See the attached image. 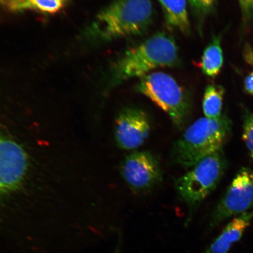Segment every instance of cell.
Returning <instances> with one entry per match:
<instances>
[{
  "label": "cell",
  "instance_id": "cell-1",
  "mask_svg": "<svg viewBox=\"0 0 253 253\" xmlns=\"http://www.w3.org/2000/svg\"><path fill=\"white\" fill-rule=\"evenodd\" d=\"M178 46L172 36L158 33L126 50L111 65L108 88L112 89L134 78H141L160 68L179 63Z\"/></svg>",
  "mask_w": 253,
  "mask_h": 253
},
{
  "label": "cell",
  "instance_id": "cell-15",
  "mask_svg": "<svg viewBox=\"0 0 253 253\" xmlns=\"http://www.w3.org/2000/svg\"><path fill=\"white\" fill-rule=\"evenodd\" d=\"M242 138L253 160V113L246 108L243 111Z\"/></svg>",
  "mask_w": 253,
  "mask_h": 253
},
{
  "label": "cell",
  "instance_id": "cell-19",
  "mask_svg": "<svg viewBox=\"0 0 253 253\" xmlns=\"http://www.w3.org/2000/svg\"><path fill=\"white\" fill-rule=\"evenodd\" d=\"M244 89L247 93L253 96V71L245 79Z\"/></svg>",
  "mask_w": 253,
  "mask_h": 253
},
{
  "label": "cell",
  "instance_id": "cell-18",
  "mask_svg": "<svg viewBox=\"0 0 253 253\" xmlns=\"http://www.w3.org/2000/svg\"><path fill=\"white\" fill-rule=\"evenodd\" d=\"M28 0H0V4L12 11H23L24 6Z\"/></svg>",
  "mask_w": 253,
  "mask_h": 253
},
{
  "label": "cell",
  "instance_id": "cell-10",
  "mask_svg": "<svg viewBox=\"0 0 253 253\" xmlns=\"http://www.w3.org/2000/svg\"><path fill=\"white\" fill-rule=\"evenodd\" d=\"M253 218V210L236 216L224 227L222 232L202 253H227L238 242Z\"/></svg>",
  "mask_w": 253,
  "mask_h": 253
},
{
  "label": "cell",
  "instance_id": "cell-16",
  "mask_svg": "<svg viewBox=\"0 0 253 253\" xmlns=\"http://www.w3.org/2000/svg\"><path fill=\"white\" fill-rule=\"evenodd\" d=\"M217 0H188L191 10L199 21H202L213 11Z\"/></svg>",
  "mask_w": 253,
  "mask_h": 253
},
{
  "label": "cell",
  "instance_id": "cell-7",
  "mask_svg": "<svg viewBox=\"0 0 253 253\" xmlns=\"http://www.w3.org/2000/svg\"><path fill=\"white\" fill-rule=\"evenodd\" d=\"M120 173L129 188L137 193L150 192L163 181L159 161L147 151H133L126 156Z\"/></svg>",
  "mask_w": 253,
  "mask_h": 253
},
{
  "label": "cell",
  "instance_id": "cell-14",
  "mask_svg": "<svg viewBox=\"0 0 253 253\" xmlns=\"http://www.w3.org/2000/svg\"><path fill=\"white\" fill-rule=\"evenodd\" d=\"M69 0H28L24 10H36L43 13L52 14L64 7Z\"/></svg>",
  "mask_w": 253,
  "mask_h": 253
},
{
  "label": "cell",
  "instance_id": "cell-4",
  "mask_svg": "<svg viewBox=\"0 0 253 253\" xmlns=\"http://www.w3.org/2000/svg\"><path fill=\"white\" fill-rule=\"evenodd\" d=\"M135 90L166 113L177 128L187 127L192 116L191 99L171 76L162 72H151L140 79Z\"/></svg>",
  "mask_w": 253,
  "mask_h": 253
},
{
  "label": "cell",
  "instance_id": "cell-11",
  "mask_svg": "<svg viewBox=\"0 0 253 253\" xmlns=\"http://www.w3.org/2000/svg\"><path fill=\"white\" fill-rule=\"evenodd\" d=\"M158 1L162 7L168 27L183 34L191 33L186 0H158Z\"/></svg>",
  "mask_w": 253,
  "mask_h": 253
},
{
  "label": "cell",
  "instance_id": "cell-17",
  "mask_svg": "<svg viewBox=\"0 0 253 253\" xmlns=\"http://www.w3.org/2000/svg\"><path fill=\"white\" fill-rule=\"evenodd\" d=\"M243 22L249 23L253 18V0H238Z\"/></svg>",
  "mask_w": 253,
  "mask_h": 253
},
{
  "label": "cell",
  "instance_id": "cell-2",
  "mask_svg": "<svg viewBox=\"0 0 253 253\" xmlns=\"http://www.w3.org/2000/svg\"><path fill=\"white\" fill-rule=\"evenodd\" d=\"M154 15L151 0H113L97 15L88 34L100 42L141 36L153 23Z\"/></svg>",
  "mask_w": 253,
  "mask_h": 253
},
{
  "label": "cell",
  "instance_id": "cell-12",
  "mask_svg": "<svg viewBox=\"0 0 253 253\" xmlns=\"http://www.w3.org/2000/svg\"><path fill=\"white\" fill-rule=\"evenodd\" d=\"M221 36L214 37L206 47L200 62L202 72L208 77L214 78L220 74L223 65V54L221 46Z\"/></svg>",
  "mask_w": 253,
  "mask_h": 253
},
{
  "label": "cell",
  "instance_id": "cell-5",
  "mask_svg": "<svg viewBox=\"0 0 253 253\" xmlns=\"http://www.w3.org/2000/svg\"><path fill=\"white\" fill-rule=\"evenodd\" d=\"M223 150L199 161L192 169L176 180L175 187L188 208V224L199 206L217 188L226 169Z\"/></svg>",
  "mask_w": 253,
  "mask_h": 253
},
{
  "label": "cell",
  "instance_id": "cell-13",
  "mask_svg": "<svg viewBox=\"0 0 253 253\" xmlns=\"http://www.w3.org/2000/svg\"><path fill=\"white\" fill-rule=\"evenodd\" d=\"M224 93L225 90L220 85L211 84L206 87L202 101L205 118L216 119L222 115Z\"/></svg>",
  "mask_w": 253,
  "mask_h": 253
},
{
  "label": "cell",
  "instance_id": "cell-9",
  "mask_svg": "<svg viewBox=\"0 0 253 253\" xmlns=\"http://www.w3.org/2000/svg\"><path fill=\"white\" fill-rule=\"evenodd\" d=\"M151 123L147 114L141 109L126 107L120 111L115 124V139L120 149H137L149 136Z\"/></svg>",
  "mask_w": 253,
  "mask_h": 253
},
{
  "label": "cell",
  "instance_id": "cell-8",
  "mask_svg": "<svg viewBox=\"0 0 253 253\" xmlns=\"http://www.w3.org/2000/svg\"><path fill=\"white\" fill-rule=\"evenodd\" d=\"M28 166L24 148L0 132V203L20 187Z\"/></svg>",
  "mask_w": 253,
  "mask_h": 253
},
{
  "label": "cell",
  "instance_id": "cell-6",
  "mask_svg": "<svg viewBox=\"0 0 253 253\" xmlns=\"http://www.w3.org/2000/svg\"><path fill=\"white\" fill-rule=\"evenodd\" d=\"M253 208V169L239 170L211 214L210 227L214 228L229 218Z\"/></svg>",
  "mask_w": 253,
  "mask_h": 253
},
{
  "label": "cell",
  "instance_id": "cell-3",
  "mask_svg": "<svg viewBox=\"0 0 253 253\" xmlns=\"http://www.w3.org/2000/svg\"><path fill=\"white\" fill-rule=\"evenodd\" d=\"M232 131V122L226 114L219 118L199 119L185 128L170 151L174 164L192 168L204 158L222 149Z\"/></svg>",
  "mask_w": 253,
  "mask_h": 253
}]
</instances>
